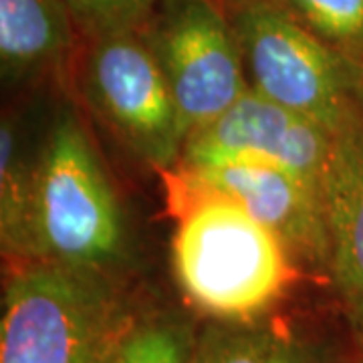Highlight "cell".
Masks as SVG:
<instances>
[{"label": "cell", "mask_w": 363, "mask_h": 363, "mask_svg": "<svg viewBox=\"0 0 363 363\" xmlns=\"http://www.w3.org/2000/svg\"><path fill=\"white\" fill-rule=\"evenodd\" d=\"M176 220L172 271L204 321H252L277 311L295 279V259L264 224L196 172L164 169Z\"/></svg>", "instance_id": "6da1fadb"}, {"label": "cell", "mask_w": 363, "mask_h": 363, "mask_svg": "<svg viewBox=\"0 0 363 363\" xmlns=\"http://www.w3.org/2000/svg\"><path fill=\"white\" fill-rule=\"evenodd\" d=\"M140 309L121 272L14 262L2 289L0 363H105Z\"/></svg>", "instance_id": "7a4b0ae2"}, {"label": "cell", "mask_w": 363, "mask_h": 363, "mask_svg": "<svg viewBox=\"0 0 363 363\" xmlns=\"http://www.w3.org/2000/svg\"><path fill=\"white\" fill-rule=\"evenodd\" d=\"M121 272L128 226L77 105L45 121L30 208V259Z\"/></svg>", "instance_id": "3957f363"}, {"label": "cell", "mask_w": 363, "mask_h": 363, "mask_svg": "<svg viewBox=\"0 0 363 363\" xmlns=\"http://www.w3.org/2000/svg\"><path fill=\"white\" fill-rule=\"evenodd\" d=\"M248 87L339 135L363 123V65L317 39L274 0L226 4Z\"/></svg>", "instance_id": "277c9868"}, {"label": "cell", "mask_w": 363, "mask_h": 363, "mask_svg": "<svg viewBox=\"0 0 363 363\" xmlns=\"http://www.w3.org/2000/svg\"><path fill=\"white\" fill-rule=\"evenodd\" d=\"M73 69L83 105L131 156L157 172L180 164L188 130L140 30L85 40Z\"/></svg>", "instance_id": "5b68a950"}, {"label": "cell", "mask_w": 363, "mask_h": 363, "mask_svg": "<svg viewBox=\"0 0 363 363\" xmlns=\"http://www.w3.org/2000/svg\"><path fill=\"white\" fill-rule=\"evenodd\" d=\"M140 33L168 81L188 135L250 89L222 0H157Z\"/></svg>", "instance_id": "8992f818"}, {"label": "cell", "mask_w": 363, "mask_h": 363, "mask_svg": "<svg viewBox=\"0 0 363 363\" xmlns=\"http://www.w3.org/2000/svg\"><path fill=\"white\" fill-rule=\"evenodd\" d=\"M335 138L309 117L248 89L224 113L188 135L180 166L267 162L297 174L323 192Z\"/></svg>", "instance_id": "52a82bcc"}, {"label": "cell", "mask_w": 363, "mask_h": 363, "mask_svg": "<svg viewBox=\"0 0 363 363\" xmlns=\"http://www.w3.org/2000/svg\"><path fill=\"white\" fill-rule=\"evenodd\" d=\"M188 169L277 234L295 262L329 272V233L321 190L267 162L242 160Z\"/></svg>", "instance_id": "ba28073f"}, {"label": "cell", "mask_w": 363, "mask_h": 363, "mask_svg": "<svg viewBox=\"0 0 363 363\" xmlns=\"http://www.w3.org/2000/svg\"><path fill=\"white\" fill-rule=\"evenodd\" d=\"M329 279L350 337L363 351V123L339 133L323 186Z\"/></svg>", "instance_id": "9c48e42d"}, {"label": "cell", "mask_w": 363, "mask_h": 363, "mask_svg": "<svg viewBox=\"0 0 363 363\" xmlns=\"http://www.w3.org/2000/svg\"><path fill=\"white\" fill-rule=\"evenodd\" d=\"M343 341L321 327L281 317L202 321L188 363H359Z\"/></svg>", "instance_id": "30bf717a"}, {"label": "cell", "mask_w": 363, "mask_h": 363, "mask_svg": "<svg viewBox=\"0 0 363 363\" xmlns=\"http://www.w3.org/2000/svg\"><path fill=\"white\" fill-rule=\"evenodd\" d=\"M79 37L65 0H0L2 87L25 89L61 79L77 63Z\"/></svg>", "instance_id": "8fae6325"}, {"label": "cell", "mask_w": 363, "mask_h": 363, "mask_svg": "<svg viewBox=\"0 0 363 363\" xmlns=\"http://www.w3.org/2000/svg\"><path fill=\"white\" fill-rule=\"evenodd\" d=\"M45 121L37 130L28 111L6 109L0 123V245L14 262L30 259V208Z\"/></svg>", "instance_id": "7c38bea8"}, {"label": "cell", "mask_w": 363, "mask_h": 363, "mask_svg": "<svg viewBox=\"0 0 363 363\" xmlns=\"http://www.w3.org/2000/svg\"><path fill=\"white\" fill-rule=\"evenodd\" d=\"M198 327L178 307H142L105 363H188Z\"/></svg>", "instance_id": "4fadbf2b"}, {"label": "cell", "mask_w": 363, "mask_h": 363, "mask_svg": "<svg viewBox=\"0 0 363 363\" xmlns=\"http://www.w3.org/2000/svg\"><path fill=\"white\" fill-rule=\"evenodd\" d=\"M317 39L363 65V0H274Z\"/></svg>", "instance_id": "5bb4252c"}, {"label": "cell", "mask_w": 363, "mask_h": 363, "mask_svg": "<svg viewBox=\"0 0 363 363\" xmlns=\"http://www.w3.org/2000/svg\"><path fill=\"white\" fill-rule=\"evenodd\" d=\"M81 39L140 30L156 9L157 0H65Z\"/></svg>", "instance_id": "9a60e30c"}, {"label": "cell", "mask_w": 363, "mask_h": 363, "mask_svg": "<svg viewBox=\"0 0 363 363\" xmlns=\"http://www.w3.org/2000/svg\"><path fill=\"white\" fill-rule=\"evenodd\" d=\"M224 4H230V2H234V0H222Z\"/></svg>", "instance_id": "2e32d148"}, {"label": "cell", "mask_w": 363, "mask_h": 363, "mask_svg": "<svg viewBox=\"0 0 363 363\" xmlns=\"http://www.w3.org/2000/svg\"><path fill=\"white\" fill-rule=\"evenodd\" d=\"M359 363H363V355H362V359H359Z\"/></svg>", "instance_id": "e0dca14e"}]
</instances>
